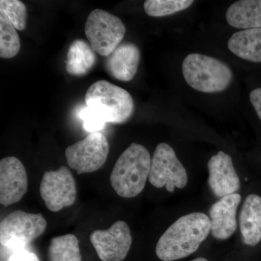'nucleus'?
Returning a JSON list of instances; mask_svg holds the SVG:
<instances>
[{
	"instance_id": "6",
	"label": "nucleus",
	"mask_w": 261,
	"mask_h": 261,
	"mask_svg": "<svg viewBox=\"0 0 261 261\" xmlns=\"http://www.w3.org/2000/svg\"><path fill=\"white\" fill-rule=\"evenodd\" d=\"M86 37L98 54L108 57L120 45L126 27L116 15L101 9L91 12L85 23Z\"/></svg>"
},
{
	"instance_id": "8",
	"label": "nucleus",
	"mask_w": 261,
	"mask_h": 261,
	"mask_svg": "<svg viewBox=\"0 0 261 261\" xmlns=\"http://www.w3.org/2000/svg\"><path fill=\"white\" fill-rule=\"evenodd\" d=\"M109 149L107 138L95 132L67 147L65 157L68 166L78 174L93 173L107 161Z\"/></svg>"
},
{
	"instance_id": "1",
	"label": "nucleus",
	"mask_w": 261,
	"mask_h": 261,
	"mask_svg": "<svg viewBox=\"0 0 261 261\" xmlns=\"http://www.w3.org/2000/svg\"><path fill=\"white\" fill-rule=\"evenodd\" d=\"M210 218L202 213H192L175 221L160 238L155 252L163 261L188 257L197 251L211 232Z\"/></svg>"
},
{
	"instance_id": "11",
	"label": "nucleus",
	"mask_w": 261,
	"mask_h": 261,
	"mask_svg": "<svg viewBox=\"0 0 261 261\" xmlns=\"http://www.w3.org/2000/svg\"><path fill=\"white\" fill-rule=\"evenodd\" d=\"M28 190V176L23 163L13 156L0 161V203L9 206L23 198Z\"/></svg>"
},
{
	"instance_id": "13",
	"label": "nucleus",
	"mask_w": 261,
	"mask_h": 261,
	"mask_svg": "<svg viewBox=\"0 0 261 261\" xmlns=\"http://www.w3.org/2000/svg\"><path fill=\"white\" fill-rule=\"evenodd\" d=\"M241 202L240 194L225 196L211 206L209 210L211 231L217 240L229 238L238 227L237 210Z\"/></svg>"
},
{
	"instance_id": "21",
	"label": "nucleus",
	"mask_w": 261,
	"mask_h": 261,
	"mask_svg": "<svg viewBox=\"0 0 261 261\" xmlns=\"http://www.w3.org/2000/svg\"><path fill=\"white\" fill-rule=\"evenodd\" d=\"M193 3L192 0H147L144 9L149 16L159 18L186 10Z\"/></svg>"
},
{
	"instance_id": "12",
	"label": "nucleus",
	"mask_w": 261,
	"mask_h": 261,
	"mask_svg": "<svg viewBox=\"0 0 261 261\" xmlns=\"http://www.w3.org/2000/svg\"><path fill=\"white\" fill-rule=\"evenodd\" d=\"M207 168L209 187L216 197L222 198L240 190V178L229 154L220 151L209 160Z\"/></svg>"
},
{
	"instance_id": "24",
	"label": "nucleus",
	"mask_w": 261,
	"mask_h": 261,
	"mask_svg": "<svg viewBox=\"0 0 261 261\" xmlns=\"http://www.w3.org/2000/svg\"><path fill=\"white\" fill-rule=\"evenodd\" d=\"M8 261H40L34 252L27 249L15 250L8 257Z\"/></svg>"
},
{
	"instance_id": "15",
	"label": "nucleus",
	"mask_w": 261,
	"mask_h": 261,
	"mask_svg": "<svg viewBox=\"0 0 261 261\" xmlns=\"http://www.w3.org/2000/svg\"><path fill=\"white\" fill-rule=\"evenodd\" d=\"M240 227L243 243L254 247L261 241V197L247 196L240 214Z\"/></svg>"
},
{
	"instance_id": "19",
	"label": "nucleus",
	"mask_w": 261,
	"mask_h": 261,
	"mask_svg": "<svg viewBox=\"0 0 261 261\" xmlns=\"http://www.w3.org/2000/svg\"><path fill=\"white\" fill-rule=\"evenodd\" d=\"M49 261H82L80 241L74 234L56 237L48 247Z\"/></svg>"
},
{
	"instance_id": "5",
	"label": "nucleus",
	"mask_w": 261,
	"mask_h": 261,
	"mask_svg": "<svg viewBox=\"0 0 261 261\" xmlns=\"http://www.w3.org/2000/svg\"><path fill=\"white\" fill-rule=\"evenodd\" d=\"M47 223L42 214L15 211L0 224V243L10 250L25 249L45 231Z\"/></svg>"
},
{
	"instance_id": "20",
	"label": "nucleus",
	"mask_w": 261,
	"mask_h": 261,
	"mask_svg": "<svg viewBox=\"0 0 261 261\" xmlns=\"http://www.w3.org/2000/svg\"><path fill=\"white\" fill-rule=\"evenodd\" d=\"M15 29L7 15L0 11V57L2 58H14L20 51V38Z\"/></svg>"
},
{
	"instance_id": "23",
	"label": "nucleus",
	"mask_w": 261,
	"mask_h": 261,
	"mask_svg": "<svg viewBox=\"0 0 261 261\" xmlns=\"http://www.w3.org/2000/svg\"><path fill=\"white\" fill-rule=\"evenodd\" d=\"M80 116L83 121L84 129L87 132H91V134L95 133L103 129L106 126V122L87 106L82 109Z\"/></svg>"
},
{
	"instance_id": "17",
	"label": "nucleus",
	"mask_w": 261,
	"mask_h": 261,
	"mask_svg": "<svg viewBox=\"0 0 261 261\" xmlns=\"http://www.w3.org/2000/svg\"><path fill=\"white\" fill-rule=\"evenodd\" d=\"M228 49L245 61L261 63V29H247L233 34Z\"/></svg>"
},
{
	"instance_id": "14",
	"label": "nucleus",
	"mask_w": 261,
	"mask_h": 261,
	"mask_svg": "<svg viewBox=\"0 0 261 261\" xmlns=\"http://www.w3.org/2000/svg\"><path fill=\"white\" fill-rule=\"evenodd\" d=\"M140 58V50L137 45L133 43H123L108 57L106 68L116 80L130 82L137 73Z\"/></svg>"
},
{
	"instance_id": "22",
	"label": "nucleus",
	"mask_w": 261,
	"mask_h": 261,
	"mask_svg": "<svg viewBox=\"0 0 261 261\" xmlns=\"http://www.w3.org/2000/svg\"><path fill=\"white\" fill-rule=\"evenodd\" d=\"M0 11L3 12L18 31H23L27 25V7L18 0H1Z\"/></svg>"
},
{
	"instance_id": "16",
	"label": "nucleus",
	"mask_w": 261,
	"mask_h": 261,
	"mask_svg": "<svg viewBox=\"0 0 261 261\" xmlns=\"http://www.w3.org/2000/svg\"><path fill=\"white\" fill-rule=\"evenodd\" d=\"M228 25L236 29H261V0H240L228 8Z\"/></svg>"
},
{
	"instance_id": "26",
	"label": "nucleus",
	"mask_w": 261,
	"mask_h": 261,
	"mask_svg": "<svg viewBox=\"0 0 261 261\" xmlns=\"http://www.w3.org/2000/svg\"><path fill=\"white\" fill-rule=\"evenodd\" d=\"M192 261H208L207 259L204 258V257H198V258H196L195 260H192Z\"/></svg>"
},
{
	"instance_id": "25",
	"label": "nucleus",
	"mask_w": 261,
	"mask_h": 261,
	"mask_svg": "<svg viewBox=\"0 0 261 261\" xmlns=\"http://www.w3.org/2000/svg\"><path fill=\"white\" fill-rule=\"evenodd\" d=\"M250 102L261 120V88L254 89L250 94Z\"/></svg>"
},
{
	"instance_id": "2",
	"label": "nucleus",
	"mask_w": 261,
	"mask_h": 261,
	"mask_svg": "<svg viewBox=\"0 0 261 261\" xmlns=\"http://www.w3.org/2000/svg\"><path fill=\"white\" fill-rule=\"evenodd\" d=\"M149 151L140 144H130L120 155L111 175V183L117 195L133 198L145 189L150 172Z\"/></svg>"
},
{
	"instance_id": "18",
	"label": "nucleus",
	"mask_w": 261,
	"mask_h": 261,
	"mask_svg": "<svg viewBox=\"0 0 261 261\" xmlns=\"http://www.w3.org/2000/svg\"><path fill=\"white\" fill-rule=\"evenodd\" d=\"M96 51L83 39H75L67 53L65 69L69 74L82 76L88 73L96 64Z\"/></svg>"
},
{
	"instance_id": "10",
	"label": "nucleus",
	"mask_w": 261,
	"mask_h": 261,
	"mask_svg": "<svg viewBox=\"0 0 261 261\" xmlns=\"http://www.w3.org/2000/svg\"><path fill=\"white\" fill-rule=\"evenodd\" d=\"M89 240L102 261L124 260L132 243L129 226L123 221H116L107 230L94 231Z\"/></svg>"
},
{
	"instance_id": "3",
	"label": "nucleus",
	"mask_w": 261,
	"mask_h": 261,
	"mask_svg": "<svg viewBox=\"0 0 261 261\" xmlns=\"http://www.w3.org/2000/svg\"><path fill=\"white\" fill-rule=\"evenodd\" d=\"M182 73L192 89L204 93L224 92L233 80L232 71L226 63L198 53H192L185 58Z\"/></svg>"
},
{
	"instance_id": "7",
	"label": "nucleus",
	"mask_w": 261,
	"mask_h": 261,
	"mask_svg": "<svg viewBox=\"0 0 261 261\" xmlns=\"http://www.w3.org/2000/svg\"><path fill=\"white\" fill-rule=\"evenodd\" d=\"M149 183L156 188L166 187L169 192L175 188L183 189L188 182L186 169L176 157L172 147L166 143H160L151 161Z\"/></svg>"
},
{
	"instance_id": "4",
	"label": "nucleus",
	"mask_w": 261,
	"mask_h": 261,
	"mask_svg": "<svg viewBox=\"0 0 261 261\" xmlns=\"http://www.w3.org/2000/svg\"><path fill=\"white\" fill-rule=\"evenodd\" d=\"M85 102L106 123H124L135 111L132 95L106 80L98 81L90 86L85 94Z\"/></svg>"
},
{
	"instance_id": "9",
	"label": "nucleus",
	"mask_w": 261,
	"mask_h": 261,
	"mask_svg": "<svg viewBox=\"0 0 261 261\" xmlns=\"http://www.w3.org/2000/svg\"><path fill=\"white\" fill-rule=\"evenodd\" d=\"M39 192L49 211L58 212L74 204L77 188L74 178L68 168L61 166L56 171L44 173Z\"/></svg>"
}]
</instances>
